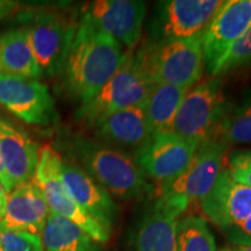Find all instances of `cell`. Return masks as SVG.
Segmentation results:
<instances>
[{"mask_svg": "<svg viewBox=\"0 0 251 251\" xmlns=\"http://www.w3.org/2000/svg\"><path fill=\"white\" fill-rule=\"evenodd\" d=\"M233 251H251V246H241V247H236Z\"/></svg>", "mask_w": 251, "mask_h": 251, "instance_id": "obj_32", "label": "cell"}, {"mask_svg": "<svg viewBox=\"0 0 251 251\" xmlns=\"http://www.w3.org/2000/svg\"><path fill=\"white\" fill-rule=\"evenodd\" d=\"M226 233L236 247L251 246V215L241 224L226 229Z\"/></svg>", "mask_w": 251, "mask_h": 251, "instance_id": "obj_28", "label": "cell"}, {"mask_svg": "<svg viewBox=\"0 0 251 251\" xmlns=\"http://www.w3.org/2000/svg\"><path fill=\"white\" fill-rule=\"evenodd\" d=\"M122 57L117 40L80 19L59 72L65 90L81 103L89 101L111 79Z\"/></svg>", "mask_w": 251, "mask_h": 251, "instance_id": "obj_1", "label": "cell"}, {"mask_svg": "<svg viewBox=\"0 0 251 251\" xmlns=\"http://www.w3.org/2000/svg\"><path fill=\"white\" fill-rule=\"evenodd\" d=\"M18 2L8 1V0H0V20L7 17L17 8Z\"/></svg>", "mask_w": 251, "mask_h": 251, "instance_id": "obj_30", "label": "cell"}, {"mask_svg": "<svg viewBox=\"0 0 251 251\" xmlns=\"http://www.w3.org/2000/svg\"><path fill=\"white\" fill-rule=\"evenodd\" d=\"M62 164L61 156L51 146L47 144L40 149L34 181L45 197L49 211L78 226L97 243H106L111 230L80 208L69 196L63 184Z\"/></svg>", "mask_w": 251, "mask_h": 251, "instance_id": "obj_6", "label": "cell"}, {"mask_svg": "<svg viewBox=\"0 0 251 251\" xmlns=\"http://www.w3.org/2000/svg\"><path fill=\"white\" fill-rule=\"evenodd\" d=\"M75 151L87 174L108 193L130 200L152 191L135 158L121 150L87 140H78L75 142Z\"/></svg>", "mask_w": 251, "mask_h": 251, "instance_id": "obj_3", "label": "cell"}, {"mask_svg": "<svg viewBox=\"0 0 251 251\" xmlns=\"http://www.w3.org/2000/svg\"><path fill=\"white\" fill-rule=\"evenodd\" d=\"M49 207L34 179L17 186L8 194L4 227L41 236L49 216Z\"/></svg>", "mask_w": 251, "mask_h": 251, "instance_id": "obj_17", "label": "cell"}, {"mask_svg": "<svg viewBox=\"0 0 251 251\" xmlns=\"http://www.w3.org/2000/svg\"><path fill=\"white\" fill-rule=\"evenodd\" d=\"M226 169L235 180L251 188V150L231 152Z\"/></svg>", "mask_w": 251, "mask_h": 251, "instance_id": "obj_27", "label": "cell"}, {"mask_svg": "<svg viewBox=\"0 0 251 251\" xmlns=\"http://www.w3.org/2000/svg\"><path fill=\"white\" fill-rule=\"evenodd\" d=\"M179 215L156 200L146 213L135 236V251H177Z\"/></svg>", "mask_w": 251, "mask_h": 251, "instance_id": "obj_19", "label": "cell"}, {"mask_svg": "<svg viewBox=\"0 0 251 251\" xmlns=\"http://www.w3.org/2000/svg\"><path fill=\"white\" fill-rule=\"evenodd\" d=\"M0 74L36 80L42 77L25 28L0 34Z\"/></svg>", "mask_w": 251, "mask_h": 251, "instance_id": "obj_20", "label": "cell"}, {"mask_svg": "<svg viewBox=\"0 0 251 251\" xmlns=\"http://www.w3.org/2000/svg\"><path fill=\"white\" fill-rule=\"evenodd\" d=\"M200 207L206 218L226 230L251 215V188L235 180L224 168Z\"/></svg>", "mask_w": 251, "mask_h": 251, "instance_id": "obj_14", "label": "cell"}, {"mask_svg": "<svg viewBox=\"0 0 251 251\" xmlns=\"http://www.w3.org/2000/svg\"><path fill=\"white\" fill-rule=\"evenodd\" d=\"M251 27V0L222 2L202 36V59L207 71L215 68L230 47Z\"/></svg>", "mask_w": 251, "mask_h": 251, "instance_id": "obj_12", "label": "cell"}, {"mask_svg": "<svg viewBox=\"0 0 251 251\" xmlns=\"http://www.w3.org/2000/svg\"><path fill=\"white\" fill-rule=\"evenodd\" d=\"M7 197L8 193L6 192V190L2 186V184L0 183V221L4 219L5 212H6V205H7Z\"/></svg>", "mask_w": 251, "mask_h": 251, "instance_id": "obj_31", "label": "cell"}, {"mask_svg": "<svg viewBox=\"0 0 251 251\" xmlns=\"http://www.w3.org/2000/svg\"><path fill=\"white\" fill-rule=\"evenodd\" d=\"M187 90L169 84H152L148 99L144 105L147 120L151 135L171 131L177 114Z\"/></svg>", "mask_w": 251, "mask_h": 251, "instance_id": "obj_21", "label": "cell"}, {"mask_svg": "<svg viewBox=\"0 0 251 251\" xmlns=\"http://www.w3.org/2000/svg\"><path fill=\"white\" fill-rule=\"evenodd\" d=\"M97 136L127 149L141 148L151 137L146 111L142 106L114 112L97 126Z\"/></svg>", "mask_w": 251, "mask_h": 251, "instance_id": "obj_18", "label": "cell"}, {"mask_svg": "<svg viewBox=\"0 0 251 251\" xmlns=\"http://www.w3.org/2000/svg\"><path fill=\"white\" fill-rule=\"evenodd\" d=\"M248 67H251V27L230 47L212 76L229 74Z\"/></svg>", "mask_w": 251, "mask_h": 251, "instance_id": "obj_25", "label": "cell"}, {"mask_svg": "<svg viewBox=\"0 0 251 251\" xmlns=\"http://www.w3.org/2000/svg\"><path fill=\"white\" fill-rule=\"evenodd\" d=\"M222 251H229V250H222Z\"/></svg>", "mask_w": 251, "mask_h": 251, "instance_id": "obj_33", "label": "cell"}, {"mask_svg": "<svg viewBox=\"0 0 251 251\" xmlns=\"http://www.w3.org/2000/svg\"><path fill=\"white\" fill-rule=\"evenodd\" d=\"M198 147L199 143L185 140L172 131L153 134L148 142L135 151V161L159 190L186 170Z\"/></svg>", "mask_w": 251, "mask_h": 251, "instance_id": "obj_9", "label": "cell"}, {"mask_svg": "<svg viewBox=\"0 0 251 251\" xmlns=\"http://www.w3.org/2000/svg\"><path fill=\"white\" fill-rule=\"evenodd\" d=\"M39 152L37 143L24 130L0 119V157L14 188L34 179Z\"/></svg>", "mask_w": 251, "mask_h": 251, "instance_id": "obj_16", "label": "cell"}, {"mask_svg": "<svg viewBox=\"0 0 251 251\" xmlns=\"http://www.w3.org/2000/svg\"><path fill=\"white\" fill-rule=\"evenodd\" d=\"M41 240L47 251H99L96 241L78 226L51 212Z\"/></svg>", "mask_w": 251, "mask_h": 251, "instance_id": "obj_22", "label": "cell"}, {"mask_svg": "<svg viewBox=\"0 0 251 251\" xmlns=\"http://www.w3.org/2000/svg\"><path fill=\"white\" fill-rule=\"evenodd\" d=\"M25 23L24 28L41 70L48 76L58 75L77 24L71 23L62 12L52 9L25 14Z\"/></svg>", "mask_w": 251, "mask_h": 251, "instance_id": "obj_8", "label": "cell"}, {"mask_svg": "<svg viewBox=\"0 0 251 251\" xmlns=\"http://www.w3.org/2000/svg\"><path fill=\"white\" fill-rule=\"evenodd\" d=\"M229 109L221 83L218 79L203 80L184 97L171 131L200 144L214 137Z\"/></svg>", "mask_w": 251, "mask_h": 251, "instance_id": "obj_7", "label": "cell"}, {"mask_svg": "<svg viewBox=\"0 0 251 251\" xmlns=\"http://www.w3.org/2000/svg\"><path fill=\"white\" fill-rule=\"evenodd\" d=\"M177 251H216V244L207 222L191 215L177 224Z\"/></svg>", "mask_w": 251, "mask_h": 251, "instance_id": "obj_23", "label": "cell"}, {"mask_svg": "<svg viewBox=\"0 0 251 251\" xmlns=\"http://www.w3.org/2000/svg\"><path fill=\"white\" fill-rule=\"evenodd\" d=\"M227 149L228 144L218 137L200 143L186 170L170 184L157 190V201L179 216L191 202L201 201L224 170Z\"/></svg>", "mask_w": 251, "mask_h": 251, "instance_id": "obj_5", "label": "cell"}, {"mask_svg": "<svg viewBox=\"0 0 251 251\" xmlns=\"http://www.w3.org/2000/svg\"><path fill=\"white\" fill-rule=\"evenodd\" d=\"M0 251H45L41 236L8 229L0 224Z\"/></svg>", "mask_w": 251, "mask_h": 251, "instance_id": "obj_26", "label": "cell"}, {"mask_svg": "<svg viewBox=\"0 0 251 251\" xmlns=\"http://www.w3.org/2000/svg\"><path fill=\"white\" fill-rule=\"evenodd\" d=\"M150 83L139 50L124 54L120 65L107 83L89 101L77 109L76 120L97 127L114 112L128 107H144Z\"/></svg>", "mask_w": 251, "mask_h": 251, "instance_id": "obj_2", "label": "cell"}, {"mask_svg": "<svg viewBox=\"0 0 251 251\" xmlns=\"http://www.w3.org/2000/svg\"><path fill=\"white\" fill-rule=\"evenodd\" d=\"M147 5L136 0H97L84 9L81 20L133 50L140 43Z\"/></svg>", "mask_w": 251, "mask_h": 251, "instance_id": "obj_10", "label": "cell"}, {"mask_svg": "<svg viewBox=\"0 0 251 251\" xmlns=\"http://www.w3.org/2000/svg\"><path fill=\"white\" fill-rule=\"evenodd\" d=\"M214 137L230 144L251 143V98L234 109H229Z\"/></svg>", "mask_w": 251, "mask_h": 251, "instance_id": "obj_24", "label": "cell"}, {"mask_svg": "<svg viewBox=\"0 0 251 251\" xmlns=\"http://www.w3.org/2000/svg\"><path fill=\"white\" fill-rule=\"evenodd\" d=\"M62 177L65 190L72 200L111 230L117 206L107 191L74 163L63 162Z\"/></svg>", "mask_w": 251, "mask_h": 251, "instance_id": "obj_15", "label": "cell"}, {"mask_svg": "<svg viewBox=\"0 0 251 251\" xmlns=\"http://www.w3.org/2000/svg\"><path fill=\"white\" fill-rule=\"evenodd\" d=\"M0 105L28 125L47 126L56 120L54 99L36 79L0 74Z\"/></svg>", "mask_w": 251, "mask_h": 251, "instance_id": "obj_11", "label": "cell"}, {"mask_svg": "<svg viewBox=\"0 0 251 251\" xmlns=\"http://www.w3.org/2000/svg\"><path fill=\"white\" fill-rule=\"evenodd\" d=\"M222 2L219 0H170L159 4L157 27L161 40L203 36Z\"/></svg>", "mask_w": 251, "mask_h": 251, "instance_id": "obj_13", "label": "cell"}, {"mask_svg": "<svg viewBox=\"0 0 251 251\" xmlns=\"http://www.w3.org/2000/svg\"><path fill=\"white\" fill-rule=\"evenodd\" d=\"M0 183L2 184V186H4L6 192H7L8 194L14 190L13 184H12L11 179H9V177L7 176V172H6L5 168H4V164H2L1 157H0Z\"/></svg>", "mask_w": 251, "mask_h": 251, "instance_id": "obj_29", "label": "cell"}, {"mask_svg": "<svg viewBox=\"0 0 251 251\" xmlns=\"http://www.w3.org/2000/svg\"><path fill=\"white\" fill-rule=\"evenodd\" d=\"M139 52L151 84L188 90L202 76V36L149 42L141 47Z\"/></svg>", "mask_w": 251, "mask_h": 251, "instance_id": "obj_4", "label": "cell"}]
</instances>
